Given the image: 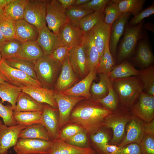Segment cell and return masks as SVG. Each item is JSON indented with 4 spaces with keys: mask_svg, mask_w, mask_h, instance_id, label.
<instances>
[{
    "mask_svg": "<svg viewBox=\"0 0 154 154\" xmlns=\"http://www.w3.org/2000/svg\"><path fill=\"white\" fill-rule=\"evenodd\" d=\"M112 112L92 98L74 107L70 119L86 132L92 134L99 131L106 118Z\"/></svg>",
    "mask_w": 154,
    "mask_h": 154,
    "instance_id": "6da1fadb",
    "label": "cell"
},
{
    "mask_svg": "<svg viewBox=\"0 0 154 154\" xmlns=\"http://www.w3.org/2000/svg\"><path fill=\"white\" fill-rule=\"evenodd\" d=\"M112 84L121 106L130 108L144 90L143 83L138 76L115 79L112 80Z\"/></svg>",
    "mask_w": 154,
    "mask_h": 154,
    "instance_id": "7a4b0ae2",
    "label": "cell"
},
{
    "mask_svg": "<svg viewBox=\"0 0 154 154\" xmlns=\"http://www.w3.org/2000/svg\"><path fill=\"white\" fill-rule=\"evenodd\" d=\"M133 115L130 108L120 106L108 115L103 126L111 128L113 137L110 143L118 146L124 138L126 126Z\"/></svg>",
    "mask_w": 154,
    "mask_h": 154,
    "instance_id": "3957f363",
    "label": "cell"
},
{
    "mask_svg": "<svg viewBox=\"0 0 154 154\" xmlns=\"http://www.w3.org/2000/svg\"><path fill=\"white\" fill-rule=\"evenodd\" d=\"M62 64L49 56H44L35 63L34 69L38 80L42 87H52L61 70Z\"/></svg>",
    "mask_w": 154,
    "mask_h": 154,
    "instance_id": "277c9868",
    "label": "cell"
},
{
    "mask_svg": "<svg viewBox=\"0 0 154 154\" xmlns=\"http://www.w3.org/2000/svg\"><path fill=\"white\" fill-rule=\"evenodd\" d=\"M50 1L28 0L24 19L38 30L46 25V5Z\"/></svg>",
    "mask_w": 154,
    "mask_h": 154,
    "instance_id": "5b68a950",
    "label": "cell"
},
{
    "mask_svg": "<svg viewBox=\"0 0 154 154\" xmlns=\"http://www.w3.org/2000/svg\"><path fill=\"white\" fill-rule=\"evenodd\" d=\"M46 21L48 29L55 34H58L63 25L69 22L65 9L57 0L50 1L47 3Z\"/></svg>",
    "mask_w": 154,
    "mask_h": 154,
    "instance_id": "8992f818",
    "label": "cell"
},
{
    "mask_svg": "<svg viewBox=\"0 0 154 154\" xmlns=\"http://www.w3.org/2000/svg\"><path fill=\"white\" fill-rule=\"evenodd\" d=\"M53 141L19 138L13 149L17 154H49Z\"/></svg>",
    "mask_w": 154,
    "mask_h": 154,
    "instance_id": "52a82bcc",
    "label": "cell"
},
{
    "mask_svg": "<svg viewBox=\"0 0 154 154\" xmlns=\"http://www.w3.org/2000/svg\"><path fill=\"white\" fill-rule=\"evenodd\" d=\"M130 109L133 115L142 121L150 122L154 117V95L142 91Z\"/></svg>",
    "mask_w": 154,
    "mask_h": 154,
    "instance_id": "ba28073f",
    "label": "cell"
},
{
    "mask_svg": "<svg viewBox=\"0 0 154 154\" xmlns=\"http://www.w3.org/2000/svg\"><path fill=\"white\" fill-rule=\"evenodd\" d=\"M54 98L58 111L59 129L68 121L71 112L75 106L85 99L82 97L68 96L56 92L54 94Z\"/></svg>",
    "mask_w": 154,
    "mask_h": 154,
    "instance_id": "9c48e42d",
    "label": "cell"
},
{
    "mask_svg": "<svg viewBox=\"0 0 154 154\" xmlns=\"http://www.w3.org/2000/svg\"><path fill=\"white\" fill-rule=\"evenodd\" d=\"M0 71L7 78L9 83L15 86L21 87L30 85L42 87L38 80L34 79L24 72L9 66L2 60L0 63Z\"/></svg>",
    "mask_w": 154,
    "mask_h": 154,
    "instance_id": "30bf717a",
    "label": "cell"
},
{
    "mask_svg": "<svg viewBox=\"0 0 154 154\" xmlns=\"http://www.w3.org/2000/svg\"><path fill=\"white\" fill-rule=\"evenodd\" d=\"M143 21L127 29L120 44L117 58L118 62L129 56L133 52L141 35Z\"/></svg>",
    "mask_w": 154,
    "mask_h": 154,
    "instance_id": "8fae6325",
    "label": "cell"
},
{
    "mask_svg": "<svg viewBox=\"0 0 154 154\" xmlns=\"http://www.w3.org/2000/svg\"><path fill=\"white\" fill-rule=\"evenodd\" d=\"M26 126L17 125L8 127L0 121V154H8L9 149L17 143L20 131Z\"/></svg>",
    "mask_w": 154,
    "mask_h": 154,
    "instance_id": "7c38bea8",
    "label": "cell"
},
{
    "mask_svg": "<svg viewBox=\"0 0 154 154\" xmlns=\"http://www.w3.org/2000/svg\"><path fill=\"white\" fill-rule=\"evenodd\" d=\"M68 58L72 67L80 80L88 74L84 50L81 43L71 48Z\"/></svg>",
    "mask_w": 154,
    "mask_h": 154,
    "instance_id": "4fadbf2b",
    "label": "cell"
},
{
    "mask_svg": "<svg viewBox=\"0 0 154 154\" xmlns=\"http://www.w3.org/2000/svg\"><path fill=\"white\" fill-rule=\"evenodd\" d=\"M80 80L73 69L68 56L62 64L61 70L54 86V90L60 92L72 87Z\"/></svg>",
    "mask_w": 154,
    "mask_h": 154,
    "instance_id": "5bb4252c",
    "label": "cell"
},
{
    "mask_svg": "<svg viewBox=\"0 0 154 154\" xmlns=\"http://www.w3.org/2000/svg\"><path fill=\"white\" fill-rule=\"evenodd\" d=\"M143 124L141 120L133 115L126 126L125 136L117 146L123 147L132 143L139 144L145 135Z\"/></svg>",
    "mask_w": 154,
    "mask_h": 154,
    "instance_id": "9a60e30c",
    "label": "cell"
},
{
    "mask_svg": "<svg viewBox=\"0 0 154 154\" xmlns=\"http://www.w3.org/2000/svg\"><path fill=\"white\" fill-rule=\"evenodd\" d=\"M81 42L84 50L88 72L97 70L100 57L95 45L92 29L84 34Z\"/></svg>",
    "mask_w": 154,
    "mask_h": 154,
    "instance_id": "2e32d148",
    "label": "cell"
},
{
    "mask_svg": "<svg viewBox=\"0 0 154 154\" xmlns=\"http://www.w3.org/2000/svg\"><path fill=\"white\" fill-rule=\"evenodd\" d=\"M20 88L22 92L29 94L37 102L42 104H46L54 108L58 109L54 98L56 92L54 90L30 85Z\"/></svg>",
    "mask_w": 154,
    "mask_h": 154,
    "instance_id": "e0dca14e",
    "label": "cell"
},
{
    "mask_svg": "<svg viewBox=\"0 0 154 154\" xmlns=\"http://www.w3.org/2000/svg\"><path fill=\"white\" fill-rule=\"evenodd\" d=\"M97 70H92L83 79L70 88L60 93L64 95L74 96L82 97L86 100L92 98L90 92L91 84L96 78Z\"/></svg>",
    "mask_w": 154,
    "mask_h": 154,
    "instance_id": "ac0fdd59",
    "label": "cell"
},
{
    "mask_svg": "<svg viewBox=\"0 0 154 154\" xmlns=\"http://www.w3.org/2000/svg\"><path fill=\"white\" fill-rule=\"evenodd\" d=\"M38 31L36 41L42 49L44 55H50L54 50L62 46L58 34L51 31L46 26Z\"/></svg>",
    "mask_w": 154,
    "mask_h": 154,
    "instance_id": "d6986e66",
    "label": "cell"
},
{
    "mask_svg": "<svg viewBox=\"0 0 154 154\" xmlns=\"http://www.w3.org/2000/svg\"><path fill=\"white\" fill-rule=\"evenodd\" d=\"M58 35L62 46L72 47L81 43L84 34L78 27L68 22L60 27Z\"/></svg>",
    "mask_w": 154,
    "mask_h": 154,
    "instance_id": "ffe728a7",
    "label": "cell"
},
{
    "mask_svg": "<svg viewBox=\"0 0 154 154\" xmlns=\"http://www.w3.org/2000/svg\"><path fill=\"white\" fill-rule=\"evenodd\" d=\"M58 109L54 108L48 104L44 105L42 111V125L46 129L52 140L58 138Z\"/></svg>",
    "mask_w": 154,
    "mask_h": 154,
    "instance_id": "44dd1931",
    "label": "cell"
},
{
    "mask_svg": "<svg viewBox=\"0 0 154 154\" xmlns=\"http://www.w3.org/2000/svg\"><path fill=\"white\" fill-rule=\"evenodd\" d=\"M130 14L129 13H123L114 22L112 25L109 47L114 59L115 57L117 43L123 34Z\"/></svg>",
    "mask_w": 154,
    "mask_h": 154,
    "instance_id": "7402d4cb",
    "label": "cell"
},
{
    "mask_svg": "<svg viewBox=\"0 0 154 154\" xmlns=\"http://www.w3.org/2000/svg\"><path fill=\"white\" fill-rule=\"evenodd\" d=\"M112 25H108L102 20L92 29L95 46L100 58L104 52L107 41L110 40Z\"/></svg>",
    "mask_w": 154,
    "mask_h": 154,
    "instance_id": "603a6c76",
    "label": "cell"
},
{
    "mask_svg": "<svg viewBox=\"0 0 154 154\" xmlns=\"http://www.w3.org/2000/svg\"><path fill=\"white\" fill-rule=\"evenodd\" d=\"M53 141L49 154H96L90 147L75 146L59 139Z\"/></svg>",
    "mask_w": 154,
    "mask_h": 154,
    "instance_id": "cb8c5ba5",
    "label": "cell"
},
{
    "mask_svg": "<svg viewBox=\"0 0 154 154\" xmlns=\"http://www.w3.org/2000/svg\"><path fill=\"white\" fill-rule=\"evenodd\" d=\"M16 32L15 39L21 43L37 40L38 30L24 19L15 21Z\"/></svg>",
    "mask_w": 154,
    "mask_h": 154,
    "instance_id": "d4e9b609",
    "label": "cell"
},
{
    "mask_svg": "<svg viewBox=\"0 0 154 154\" xmlns=\"http://www.w3.org/2000/svg\"><path fill=\"white\" fill-rule=\"evenodd\" d=\"M44 55L42 49L36 41L22 43L16 57L30 61L35 64Z\"/></svg>",
    "mask_w": 154,
    "mask_h": 154,
    "instance_id": "484cf974",
    "label": "cell"
},
{
    "mask_svg": "<svg viewBox=\"0 0 154 154\" xmlns=\"http://www.w3.org/2000/svg\"><path fill=\"white\" fill-rule=\"evenodd\" d=\"M20 139H33L49 141L52 140L46 129L41 124H35L26 126L20 132Z\"/></svg>",
    "mask_w": 154,
    "mask_h": 154,
    "instance_id": "4316f807",
    "label": "cell"
},
{
    "mask_svg": "<svg viewBox=\"0 0 154 154\" xmlns=\"http://www.w3.org/2000/svg\"><path fill=\"white\" fill-rule=\"evenodd\" d=\"M44 105L36 101L28 94L22 91L17 100L13 111H42Z\"/></svg>",
    "mask_w": 154,
    "mask_h": 154,
    "instance_id": "83f0119b",
    "label": "cell"
},
{
    "mask_svg": "<svg viewBox=\"0 0 154 154\" xmlns=\"http://www.w3.org/2000/svg\"><path fill=\"white\" fill-rule=\"evenodd\" d=\"M98 74L99 82L98 83L93 82L90 88L92 98L95 100L102 98L107 95L110 84L112 81L107 74Z\"/></svg>",
    "mask_w": 154,
    "mask_h": 154,
    "instance_id": "f1b7e54d",
    "label": "cell"
},
{
    "mask_svg": "<svg viewBox=\"0 0 154 154\" xmlns=\"http://www.w3.org/2000/svg\"><path fill=\"white\" fill-rule=\"evenodd\" d=\"M22 92L21 88L8 82L0 83V98L2 103L5 102L10 103L13 108H15L16 102Z\"/></svg>",
    "mask_w": 154,
    "mask_h": 154,
    "instance_id": "f546056e",
    "label": "cell"
},
{
    "mask_svg": "<svg viewBox=\"0 0 154 154\" xmlns=\"http://www.w3.org/2000/svg\"><path fill=\"white\" fill-rule=\"evenodd\" d=\"M140 70L136 69L130 64L124 62L114 66L107 74L110 79L112 80L116 79L138 76Z\"/></svg>",
    "mask_w": 154,
    "mask_h": 154,
    "instance_id": "4dcf8cb0",
    "label": "cell"
},
{
    "mask_svg": "<svg viewBox=\"0 0 154 154\" xmlns=\"http://www.w3.org/2000/svg\"><path fill=\"white\" fill-rule=\"evenodd\" d=\"M42 111L18 112L13 111L14 119L17 125L27 126L35 124H42Z\"/></svg>",
    "mask_w": 154,
    "mask_h": 154,
    "instance_id": "1f68e13d",
    "label": "cell"
},
{
    "mask_svg": "<svg viewBox=\"0 0 154 154\" xmlns=\"http://www.w3.org/2000/svg\"><path fill=\"white\" fill-rule=\"evenodd\" d=\"M28 0H11L3 9L4 13L15 21L24 19L26 5Z\"/></svg>",
    "mask_w": 154,
    "mask_h": 154,
    "instance_id": "d6a6232c",
    "label": "cell"
},
{
    "mask_svg": "<svg viewBox=\"0 0 154 154\" xmlns=\"http://www.w3.org/2000/svg\"><path fill=\"white\" fill-rule=\"evenodd\" d=\"M4 61L9 66L24 72L33 78L38 80L34 69L35 64L33 62L16 56Z\"/></svg>",
    "mask_w": 154,
    "mask_h": 154,
    "instance_id": "836d02e7",
    "label": "cell"
},
{
    "mask_svg": "<svg viewBox=\"0 0 154 154\" xmlns=\"http://www.w3.org/2000/svg\"><path fill=\"white\" fill-rule=\"evenodd\" d=\"M104 11H94L86 15L80 21L78 27L84 34L91 30L100 21L104 19Z\"/></svg>",
    "mask_w": 154,
    "mask_h": 154,
    "instance_id": "e575fe53",
    "label": "cell"
},
{
    "mask_svg": "<svg viewBox=\"0 0 154 154\" xmlns=\"http://www.w3.org/2000/svg\"><path fill=\"white\" fill-rule=\"evenodd\" d=\"M0 30L6 41L15 39V21L4 13L0 15Z\"/></svg>",
    "mask_w": 154,
    "mask_h": 154,
    "instance_id": "d590c367",
    "label": "cell"
},
{
    "mask_svg": "<svg viewBox=\"0 0 154 154\" xmlns=\"http://www.w3.org/2000/svg\"><path fill=\"white\" fill-rule=\"evenodd\" d=\"M65 12L69 22L73 26L78 27L80 20L94 11L79 6H72L66 9Z\"/></svg>",
    "mask_w": 154,
    "mask_h": 154,
    "instance_id": "8d00e7d4",
    "label": "cell"
},
{
    "mask_svg": "<svg viewBox=\"0 0 154 154\" xmlns=\"http://www.w3.org/2000/svg\"><path fill=\"white\" fill-rule=\"evenodd\" d=\"M134 59L137 62L145 67L149 66L153 62V55L147 42L143 41L139 43Z\"/></svg>",
    "mask_w": 154,
    "mask_h": 154,
    "instance_id": "74e56055",
    "label": "cell"
},
{
    "mask_svg": "<svg viewBox=\"0 0 154 154\" xmlns=\"http://www.w3.org/2000/svg\"><path fill=\"white\" fill-rule=\"evenodd\" d=\"M108 40L106 44L103 53L100 58L98 66L97 69V73L108 74L114 66V59L110 52Z\"/></svg>",
    "mask_w": 154,
    "mask_h": 154,
    "instance_id": "f35d334b",
    "label": "cell"
},
{
    "mask_svg": "<svg viewBox=\"0 0 154 154\" xmlns=\"http://www.w3.org/2000/svg\"><path fill=\"white\" fill-rule=\"evenodd\" d=\"M122 13H129L134 16L142 10L145 1L144 0H116Z\"/></svg>",
    "mask_w": 154,
    "mask_h": 154,
    "instance_id": "ab89813d",
    "label": "cell"
},
{
    "mask_svg": "<svg viewBox=\"0 0 154 154\" xmlns=\"http://www.w3.org/2000/svg\"><path fill=\"white\" fill-rule=\"evenodd\" d=\"M144 85L145 92L154 95V67L150 66L143 70H140L138 76Z\"/></svg>",
    "mask_w": 154,
    "mask_h": 154,
    "instance_id": "60d3db41",
    "label": "cell"
},
{
    "mask_svg": "<svg viewBox=\"0 0 154 154\" xmlns=\"http://www.w3.org/2000/svg\"><path fill=\"white\" fill-rule=\"evenodd\" d=\"M22 43L14 39L6 41L0 48L2 60L16 56L20 49Z\"/></svg>",
    "mask_w": 154,
    "mask_h": 154,
    "instance_id": "b9f144b4",
    "label": "cell"
},
{
    "mask_svg": "<svg viewBox=\"0 0 154 154\" xmlns=\"http://www.w3.org/2000/svg\"><path fill=\"white\" fill-rule=\"evenodd\" d=\"M104 12V22L112 25L114 22L123 13L120 11L117 3L116 0H110L105 7Z\"/></svg>",
    "mask_w": 154,
    "mask_h": 154,
    "instance_id": "7bdbcfd3",
    "label": "cell"
},
{
    "mask_svg": "<svg viewBox=\"0 0 154 154\" xmlns=\"http://www.w3.org/2000/svg\"><path fill=\"white\" fill-rule=\"evenodd\" d=\"M96 100L112 112L114 111L119 107V99L113 88L112 81L110 84L108 93L107 95L102 98Z\"/></svg>",
    "mask_w": 154,
    "mask_h": 154,
    "instance_id": "ee69618b",
    "label": "cell"
},
{
    "mask_svg": "<svg viewBox=\"0 0 154 154\" xmlns=\"http://www.w3.org/2000/svg\"><path fill=\"white\" fill-rule=\"evenodd\" d=\"M13 109L11 106H5L0 100V117L3 119L4 124L8 127L17 125L14 119Z\"/></svg>",
    "mask_w": 154,
    "mask_h": 154,
    "instance_id": "f6af8a7d",
    "label": "cell"
},
{
    "mask_svg": "<svg viewBox=\"0 0 154 154\" xmlns=\"http://www.w3.org/2000/svg\"><path fill=\"white\" fill-rule=\"evenodd\" d=\"M83 129L76 124L69 125L64 128L59 134V139L66 142L75 135L83 131Z\"/></svg>",
    "mask_w": 154,
    "mask_h": 154,
    "instance_id": "bcb514c9",
    "label": "cell"
},
{
    "mask_svg": "<svg viewBox=\"0 0 154 154\" xmlns=\"http://www.w3.org/2000/svg\"><path fill=\"white\" fill-rule=\"evenodd\" d=\"M91 139L96 146L97 149L103 153L104 146L108 143L109 138L108 134L105 132L99 131L92 134Z\"/></svg>",
    "mask_w": 154,
    "mask_h": 154,
    "instance_id": "7dc6e473",
    "label": "cell"
},
{
    "mask_svg": "<svg viewBox=\"0 0 154 154\" xmlns=\"http://www.w3.org/2000/svg\"><path fill=\"white\" fill-rule=\"evenodd\" d=\"M142 154H154V137L145 134L139 144Z\"/></svg>",
    "mask_w": 154,
    "mask_h": 154,
    "instance_id": "c3c4849f",
    "label": "cell"
},
{
    "mask_svg": "<svg viewBox=\"0 0 154 154\" xmlns=\"http://www.w3.org/2000/svg\"><path fill=\"white\" fill-rule=\"evenodd\" d=\"M71 48L60 46L54 50L49 56L59 61L62 64L68 56L69 50Z\"/></svg>",
    "mask_w": 154,
    "mask_h": 154,
    "instance_id": "681fc988",
    "label": "cell"
},
{
    "mask_svg": "<svg viewBox=\"0 0 154 154\" xmlns=\"http://www.w3.org/2000/svg\"><path fill=\"white\" fill-rule=\"evenodd\" d=\"M154 13V4L153 3L134 16L130 21L129 24L132 26L136 25L140 23L144 18L149 17Z\"/></svg>",
    "mask_w": 154,
    "mask_h": 154,
    "instance_id": "f907efd6",
    "label": "cell"
},
{
    "mask_svg": "<svg viewBox=\"0 0 154 154\" xmlns=\"http://www.w3.org/2000/svg\"><path fill=\"white\" fill-rule=\"evenodd\" d=\"M87 141L86 132L83 130L78 133L66 142L78 147H86Z\"/></svg>",
    "mask_w": 154,
    "mask_h": 154,
    "instance_id": "816d5d0a",
    "label": "cell"
},
{
    "mask_svg": "<svg viewBox=\"0 0 154 154\" xmlns=\"http://www.w3.org/2000/svg\"><path fill=\"white\" fill-rule=\"evenodd\" d=\"M110 1L109 0H91L87 3L79 6L94 11H104L105 7Z\"/></svg>",
    "mask_w": 154,
    "mask_h": 154,
    "instance_id": "f5cc1de1",
    "label": "cell"
},
{
    "mask_svg": "<svg viewBox=\"0 0 154 154\" xmlns=\"http://www.w3.org/2000/svg\"><path fill=\"white\" fill-rule=\"evenodd\" d=\"M117 154H142L139 145L132 143L123 147H119Z\"/></svg>",
    "mask_w": 154,
    "mask_h": 154,
    "instance_id": "db71d44e",
    "label": "cell"
},
{
    "mask_svg": "<svg viewBox=\"0 0 154 154\" xmlns=\"http://www.w3.org/2000/svg\"><path fill=\"white\" fill-rule=\"evenodd\" d=\"M119 147L116 145L108 144L106 145L103 150V154H117Z\"/></svg>",
    "mask_w": 154,
    "mask_h": 154,
    "instance_id": "11a10c76",
    "label": "cell"
},
{
    "mask_svg": "<svg viewBox=\"0 0 154 154\" xmlns=\"http://www.w3.org/2000/svg\"><path fill=\"white\" fill-rule=\"evenodd\" d=\"M143 127L145 134L154 137V120L148 123H143Z\"/></svg>",
    "mask_w": 154,
    "mask_h": 154,
    "instance_id": "9f6ffc18",
    "label": "cell"
},
{
    "mask_svg": "<svg viewBox=\"0 0 154 154\" xmlns=\"http://www.w3.org/2000/svg\"><path fill=\"white\" fill-rule=\"evenodd\" d=\"M62 7L66 9L73 5L76 0H57Z\"/></svg>",
    "mask_w": 154,
    "mask_h": 154,
    "instance_id": "6f0895ef",
    "label": "cell"
},
{
    "mask_svg": "<svg viewBox=\"0 0 154 154\" xmlns=\"http://www.w3.org/2000/svg\"><path fill=\"white\" fill-rule=\"evenodd\" d=\"M91 0H76L73 5L75 6H80L85 5Z\"/></svg>",
    "mask_w": 154,
    "mask_h": 154,
    "instance_id": "680465c9",
    "label": "cell"
},
{
    "mask_svg": "<svg viewBox=\"0 0 154 154\" xmlns=\"http://www.w3.org/2000/svg\"><path fill=\"white\" fill-rule=\"evenodd\" d=\"M11 0H0V9H3Z\"/></svg>",
    "mask_w": 154,
    "mask_h": 154,
    "instance_id": "91938a15",
    "label": "cell"
},
{
    "mask_svg": "<svg viewBox=\"0 0 154 154\" xmlns=\"http://www.w3.org/2000/svg\"><path fill=\"white\" fill-rule=\"evenodd\" d=\"M9 82L5 76L0 71V83H4Z\"/></svg>",
    "mask_w": 154,
    "mask_h": 154,
    "instance_id": "94428289",
    "label": "cell"
},
{
    "mask_svg": "<svg viewBox=\"0 0 154 154\" xmlns=\"http://www.w3.org/2000/svg\"><path fill=\"white\" fill-rule=\"evenodd\" d=\"M6 41L5 38L0 30V48Z\"/></svg>",
    "mask_w": 154,
    "mask_h": 154,
    "instance_id": "6125c7cd",
    "label": "cell"
},
{
    "mask_svg": "<svg viewBox=\"0 0 154 154\" xmlns=\"http://www.w3.org/2000/svg\"><path fill=\"white\" fill-rule=\"evenodd\" d=\"M4 13L3 9H0V15Z\"/></svg>",
    "mask_w": 154,
    "mask_h": 154,
    "instance_id": "be15d7a7",
    "label": "cell"
},
{
    "mask_svg": "<svg viewBox=\"0 0 154 154\" xmlns=\"http://www.w3.org/2000/svg\"><path fill=\"white\" fill-rule=\"evenodd\" d=\"M2 56H1V53L0 52V63L1 62V61H2Z\"/></svg>",
    "mask_w": 154,
    "mask_h": 154,
    "instance_id": "e7e4bbea",
    "label": "cell"
},
{
    "mask_svg": "<svg viewBox=\"0 0 154 154\" xmlns=\"http://www.w3.org/2000/svg\"><path fill=\"white\" fill-rule=\"evenodd\" d=\"M1 121V120L0 119V121Z\"/></svg>",
    "mask_w": 154,
    "mask_h": 154,
    "instance_id": "03108f58",
    "label": "cell"
}]
</instances>
